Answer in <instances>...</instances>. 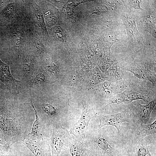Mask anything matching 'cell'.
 <instances>
[{"label": "cell", "instance_id": "cell-1", "mask_svg": "<svg viewBox=\"0 0 156 156\" xmlns=\"http://www.w3.org/2000/svg\"><path fill=\"white\" fill-rule=\"evenodd\" d=\"M8 91L0 94V128L9 151L16 142L23 141L34 121V110L26 98Z\"/></svg>", "mask_w": 156, "mask_h": 156}, {"label": "cell", "instance_id": "cell-2", "mask_svg": "<svg viewBox=\"0 0 156 156\" xmlns=\"http://www.w3.org/2000/svg\"><path fill=\"white\" fill-rule=\"evenodd\" d=\"M84 141L91 156H120L123 149L121 139L106 128L87 132Z\"/></svg>", "mask_w": 156, "mask_h": 156}, {"label": "cell", "instance_id": "cell-3", "mask_svg": "<svg viewBox=\"0 0 156 156\" xmlns=\"http://www.w3.org/2000/svg\"><path fill=\"white\" fill-rule=\"evenodd\" d=\"M156 86L148 81L139 79L132 80L127 89L107 100V106L113 104H129L133 101L142 100L146 103L156 99Z\"/></svg>", "mask_w": 156, "mask_h": 156}, {"label": "cell", "instance_id": "cell-4", "mask_svg": "<svg viewBox=\"0 0 156 156\" xmlns=\"http://www.w3.org/2000/svg\"><path fill=\"white\" fill-rule=\"evenodd\" d=\"M82 109L78 120L71 127L70 133L76 138L83 142L87 132L88 125L90 120L96 117L97 113L92 107H90L88 101L82 102Z\"/></svg>", "mask_w": 156, "mask_h": 156}, {"label": "cell", "instance_id": "cell-5", "mask_svg": "<svg viewBox=\"0 0 156 156\" xmlns=\"http://www.w3.org/2000/svg\"><path fill=\"white\" fill-rule=\"evenodd\" d=\"M122 68L131 72L139 79L148 81L156 86L155 65L153 64L151 60H141Z\"/></svg>", "mask_w": 156, "mask_h": 156}, {"label": "cell", "instance_id": "cell-6", "mask_svg": "<svg viewBox=\"0 0 156 156\" xmlns=\"http://www.w3.org/2000/svg\"><path fill=\"white\" fill-rule=\"evenodd\" d=\"M20 60L17 73L24 87L25 84L39 68L37 61L36 55L33 53H23L20 56Z\"/></svg>", "mask_w": 156, "mask_h": 156}, {"label": "cell", "instance_id": "cell-7", "mask_svg": "<svg viewBox=\"0 0 156 156\" xmlns=\"http://www.w3.org/2000/svg\"><path fill=\"white\" fill-rule=\"evenodd\" d=\"M51 127L53 132L50 138V145L52 156H58L64 146L68 144L71 137L67 129L61 124Z\"/></svg>", "mask_w": 156, "mask_h": 156}, {"label": "cell", "instance_id": "cell-8", "mask_svg": "<svg viewBox=\"0 0 156 156\" xmlns=\"http://www.w3.org/2000/svg\"><path fill=\"white\" fill-rule=\"evenodd\" d=\"M100 122L98 129L105 126L114 127L118 133L120 132L121 125L124 122H130L133 120V116L128 108L120 113L108 115H101L98 116Z\"/></svg>", "mask_w": 156, "mask_h": 156}, {"label": "cell", "instance_id": "cell-9", "mask_svg": "<svg viewBox=\"0 0 156 156\" xmlns=\"http://www.w3.org/2000/svg\"><path fill=\"white\" fill-rule=\"evenodd\" d=\"M12 64V62L10 61L5 63L0 58V81L7 86L9 91L19 94L25 89L22 82L16 79L12 75L10 68Z\"/></svg>", "mask_w": 156, "mask_h": 156}, {"label": "cell", "instance_id": "cell-10", "mask_svg": "<svg viewBox=\"0 0 156 156\" xmlns=\"http://www.w3.org/2000/svg\"><path fill=\"white\" fill-rule=\"evenodd\" d=\"M156 104V99H155L145 105L137 102L135 105L130 103L128 108L131 111L133 120H135L137 123L146 124L148 122L151 113Z\"/></svg>", "mask_w": 156, "mask_h": 156}, {"label": "cell", "instance_id": "cell-11", "mask_svg": "<svg viewBox=\"0 0 156 156\" xmlns=\"http://www.w3.org/2000/svg\"><path fill=\"white\" fill-rule=\"evenodd\" d=\"M30 104L33 107L35 112V119L30 132L28 133L27 138L32 140L50 138L51 127L45 124L39 119L36 109L34 107L31 98Z\"/></svg>", "mask_w": 156, "mask_h": 156}, {"label": "cell", "instance_id": "cell-12", "mask_svg": "<svg viewBox=\"0 0 156 156\" xmlns=\"http://www.w3.org/2000/svg\"><path fill=\"white\" fill-rule=\"evenodd\" d=\"M22 142L35 156H52L50 138L32 140L27 137Z\"/></svg>", "mask_w": 156, "mask_h": 156}, {"label": "cell", "instance_id": "cell-13", "mask_svg": "<svg viewBox=\"0 0 156 156\" xmlns=\"http://www.w3.org/2000/svg\"><path fill=\"white\" fill-rule=\"evenodd\" d=\"M156 133V120L148 125L137 123L130 134L131 142L144 139L146 136Z\"/></svg>", "mask_w": 156, "mask_h": 156}, {"label": "cell", "instance_id": "cell-14", "mask_svg": "<svg viewBox=\"0 0 156 156\" xmlns=\"http://www.w3.org/2000/svg\"><path fill=\"white\" fill-rule=\"evenodd\" d=\"M68 144L71 156H91L85 143L74 137H71Z\"/></svg>", "mask_w": 156, "mask_h": 156}, {"label": "cell", "instance_id": "cell-15", "mask_svg": "<svg viewBox=\"0 0 156 156\" xmlns=\"http://www.w3.org/2000/svg\"><path fill=\"white\" fill-rule=\"evenodd\" d=\"M125 70L116 64L110 67L105 72L104 79L107 81L114 82L123 79Z\"/></svg>", "mask_w": 156, "mask_h": 156}, {"label": "cell", "instance_id": "cell-16", "mask_svg": "<svg viewBox=\"0 0 156 156\" xmlns=\"http://www.w3.org/2000/svg\"><path fill=\"white\" fill-rule=\"evenodd\" d=\"M132 147L135 156H152L149 151L147 143L144 139L131 142Z\"/></svg>", "mask_w": 156, "mask_h": 156}, {"label": "cell", "instance_id": "cell-17", "mask_svg": "<svg viewBox=\"0 0 156 156\" xmlns=\"http://www.w3.org/2000/svg\"><path fill=\"white\" fill-rule=\"evenodd\" d=\"M34 46L38 55H42L45 53V50L44 46L38 40H35L34 42Z\"/></svg>", "mask_w": 156, "mask_h": 156}, {"label": "cell", "instance_id": "cell-18", "mask_svg": "<svg viewBox=\"0 0 156 156\" xmlns=\"http://www.w3.org/2000/svg\"><path fill=\"white\" fill-rule=\"evenodd\" d=\"M46 69L51 74L55 75L57 74V67L55 63L52 62H49L46 63Z\"/></svg>", "mask_w": 156, "mask_h": 156}, {"label": "cell", "instance_id": "cell-19", "mask_svg": "<svg viewBox=\"0 0 156 156\" xmlns=\"http://www.w3.org/2000/svg\"><path fill=\"white\" fill-rule=\"evenodd\" d=\"M53 31L58 38L60 40H64L66 38L64 30L60 26H56L54 27Z\"/></svg>", "mask_w": 156, "mask_h": 156}, {"label": "cell", "instance_id": "cell-20", "mask_svg": "<svg viewBox=\"0 0 156 156\" xmlns=\"http://www.w3.org/2000/svg\"><path fill=\"white\" fill-rule=\"evenodd\" d=\"M13 42L14 45L18 46L21 44V37L16 33H14L12 35Z\"/></svg>", "mask_w": 156, "mask_h": 156}, {"label": "cell", "instance_id": "cell-21", "mask_svg": "<svg viewBox=\"0 0 156 156\" xmlns=\"http://www.w3.org/2000/svg\"><path fill=\"white\" fill-rule=\"evenodd\" d=\"M9 151L6 144L0 143V156H5Z\"/></svg>", "mask_w": 156, "mask_h": 156}, {"label": "cell", "instance_id": "cell-22", "mask_svg": "<svg viewBox=\"0 0 156 156\" xmlns=\"http://www.w3.org/2000/svg\"><path fill=\"white\" fill-rule=\"evenodd\" d=\"M10 0H0V11L2 10L9 3L12 2Z\"/></svg>", "mask_w": 156, "mask_h": 156}, {"label": "cell", "instance_id": "cell-23", "mask_svg": "<svg viewBox=\"0 0 156 156\" xmlns=\"http://www.w3.org/2000/svg\"><path fill=\"white\" fill-rule=\"evenodd\" d=\"M0 143L3 144H6L5 138L3 132L0 128Z\"/></svg>", "mask_w": 156, "mask_h": 156}, {"label": "cell", "instance_id": "cell-24", "mask_svg": "<svg viewBox=\"0 0 156 156\" xmlns=\"http://www.w3.org/2000/svg\"><path fill=\"white\" fill-rule=\"evenodd\" d=\"M8 90L7 86L2 82L0 81V90Z\"/></svg>", "mask_w": 156, "mask_h": 156}, {"label": "cell", "instance_id": "cell-25", "mask_svg": "<svg viewBox=\"0 0 156 156\" xmlns=\"http://www.w3.org/2000/svg\"><path fill=\"white\" fill-rule=\"evenodd\" d=\"M5 156H7V155H5Z\"/></svg>", "mask_w": 156, "mask_h": 156}]
</instances>
